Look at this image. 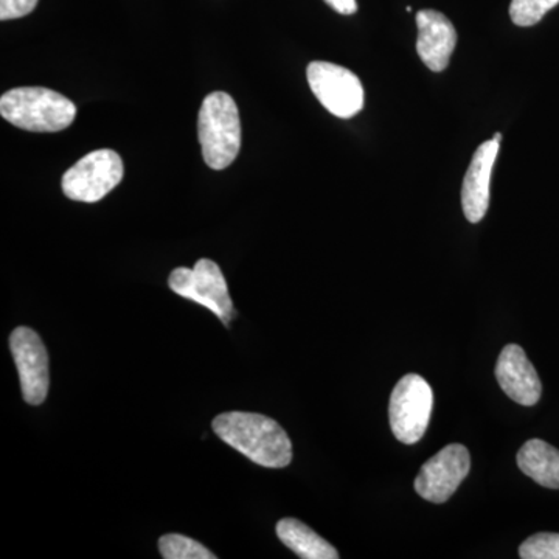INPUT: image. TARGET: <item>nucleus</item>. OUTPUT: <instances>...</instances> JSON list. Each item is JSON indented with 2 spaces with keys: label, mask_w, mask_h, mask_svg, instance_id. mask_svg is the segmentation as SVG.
<instances>
[{
  "label": "nucleus",
  "mask_w": 559,
  "mask_h": 559,
  "mask_svg": "<svg viewBox=\"0 0 559 559\" xmlns=\"http://www.w3.org/2000/svg\"><path fill=\"white\" fill-rule=\"evenodd\" d=\"M212 428L224 443L264 468H285L293 462V443L275 419L227 412L213 419Z\"/></svg>",
  "instance_id": "f257e3e1"
},
{
  "label": "nucleus",
  "mask_w": 559,
  "mask_h": 559,
  "mask_svg": "<svg viewBox=\"0 0 559 559\" xmlns=\"http://www.w3.org/2000/svg\"><path fill=\"white\" fill-rule=\"evenodd\" d=\"M202 157L212 170H224L241 148V120L237 103L226 92H212L202 102L198 117Z\"/></svg>",
  "instance_id": "f03ea898"
},
{
  "label": "nucleus",
  "mask_w": 559,
  "mask_h": 559,
  "mask_svg": "<svg viewBox=\"0 0 559 559\" xmlns=\"http://www.w3.org/2000/svg\"><path fill=\"white\" fill-rule=\"evenodd\" d=\"M0 114L21 130L58 132L73 123L76 106L46 87H16L0 98Z\"/></svg>",
  "instance_id": "7ed1b4c3"
},
{
  "label": "nucleus",
  "mask_w": 559,
  "mask_h": 559,
  "mask_svg": "<svg viewBox=\"0 0 559 559\" xmlns=\"http://www.w3.org/2000/svg\"><path fill=\"white\" fill-rule=\"evenodd\" d=\"M432 407V388L425 378L418 374L401 378L390 396L389 418L393 436L401 443H417L428 429Z\"/></svg>",
  "instance_id": "20e7f679"
},
{
  "label": "nucleus",
  "mask_w": 559,
  "mask_h": 559,
  "mask_svg": "<svg viewBox=\"0 0 559 559\" xmlns=\"http://www.w3.org/2000/svg\"><path fill=\"white\" fill-rule=\"evenodd\" d=\"M168 285L173 293L202 305L229 326L234 319V301L230 299L229 286L215 261L202 259L193 270L178 267L171 272Z\"/></svg>",
  "instance_id": "39448f33"
},
{
  "label": "nucleus",
  "mask_w": 559,
  "mask_h": 559,
  "mask_svg": "<svg viewBox=\"0 0 559 559\" xmlns=\"http://www.w3.org/2000/svg\"><path fill=\"white\" fill-rule=\"evenodd\" d=\"M123 171V160L116 151H92L64 173L62 191L69 200L92 204L119 186Z\"/></svg>",
  "instance_id": "423d86ee"
},
{
  "label": "nucleus",
  "mask_w": 559,
  "mask_h": 559,
  "mask_svg": "<svg viewBox=\"0 0 559 559\" xmlns=\"http://www.w3.org/2000/svg\"><path fill=\"white\" fill-rule=\"evenodd\" d=\"M308 83L323 108L340 117L352 119L364 108V87L352 70L333 62L314 61L308 66Z\"/></svg>",
  "instance_id": "0eeeda50"
},
{
  "label": "nucleus",
  "mask_w": 559,
  "mask_h": 559,
  "mask_svg": "<svg viewBox=\"0 0 559 559\" xmlns=\"http://www.w3.org/2000/svg\"><path fill=\"white\" fill-rule=\"evenodd\" d=\"M10 348L20 373L25 403L39 406L46 401L50 385L46 345L36 331L20 326L11 333Z\"/></svg>",
  "instance_id": "6e6552de"
},
{
  "label": "nucleus",
  "mask_w": 559,
  "mask_h": 559,
  "mask_svg": "<svg viewBox=\"0 0 559 559\" xmlns=\"http://www.w3.org/2000/svg\"><path fill=\"white\" fill-rule=\"evenodd\" d=\"M469 469V451L463 444H450L423 465L415 479V489L429 502H447L466 479Z\"/></svg>",
  "instance_id": "1a4fd4ad"
},
{
  "label": "nucleus",
  "mask_w": 559,
  "mask_h": 559,
  "mask_svg": "<svg viewBox=\"0 0 559 559\" xmlns=\"http://www.w3.org/2000/svg\"><path fill=\"white\" fill-rule=\"evenodd\" d=\"M496 378L500 389L521 406H535L543 395V384L524 349L507 345L499 355Z\"/></svg>",
  "instance_id": "9d476101"
},
{
  "label": "nucleus",
  "mask_w": 559,
  "mask_h": 559,
  "mask_svg": "<svg viewBox=\"0 0 559 559\" xmlns=\"http://www.w3.org/2000/svg\"><path fill=\"white\" fill-rule=\"evenodd\" d=\"M417 51L426 68L443 72L450 66L452 51L457 46V32L452 22L436 10L417 13Z\"/></svg>",
  "instance_id": "9b49d317"
},
{
  "label": "nucleus",
  "mask_w": 559,
  "mask_h": 559,
  "mask_svg": "<svg viewBox=\"0 0 559 559\" xmlns=\"http://www.w3.org/2000/svg\"><path fill=\"white\" fill-rule=\"evenodd\" d=\"M500 142L496 139L481 143L476 153L462 187V207L469 223H480L489 207V183L492 168L498 157Z\"/></svg>",
  "instance_id": "f8f14e48"
},
{
  "label": "nucleus",
  "mask_w": 559,
  "mask_h": 559,
  "mask_svg": "<svg viewBox=\"0 0 559 559\" xmlns=\"http://www.w3.org/2000/svg\"><path fill=\"white\" fill-rule=\"evenodd\" d=\"M518 466L543 487L559 489V451L546 441L528 440L518 452Z\"/></svg>",
  "instance_id": "ddd939ff"
},
{
  "label": "nucleus",
  "mask_w": 559,
  "mask_h": 559,
  "mask_svg": "<svg viewBox=\"0 0 559 559\" xmlns=\"http://www.w3.org/2000/svg\"><path fill=\"white\" fill-rule=\"evenodd\" d=\"M278 539L299 558L304 559H337L340 554L323 538H320L314 530L304 522L285 518L277 524Z\"/></svg>",
  "instance_id": "4468645a"
},
{
  "label": "nucleus",
  "mask_w": 559,
  "mask_h": 559,
  "mask_svg": "<svg viewBox=\"0 0 559 559\" xmlns=\"http://www.w3.org/2000/svg\"><path fill=\"white\" fill-rule=\"evenodd\" d=\"M159 550L165 559H215L216 555L205 549L198 540L183 535H165L159 539Z\"/></svg>",
  "instance_id": "2eb2a0df"
},
{
  "label": "nucleus",
  "mask_w": 559,
  "mask_h": 559,
  "mask_svg": "<svg viewBox=\"0 0 559 559\" xmlns=\"http://www.w3.org/2000/svg\"><path fill=\"white\" fill-rule=\"evenodd\" d=\"M558 3L559 0H511L510 17L520 27H532Z\"/></svg>",
  "instance_id": "dca6fc26"
},
{
  "label": "nucleus",
  "mask_w": 559,
  "mask_h": 559,
  "mask_svg": "<svg viewBox=\"0 0 559 559\" xmlns=\"http://www.w3.org/2000/svg\"><path fill=\"white\" fill-rule=\"evenodd\" d=\"M522 559H559V533H538L520 547Z\"/></svg>",
  "instance_id": "f3484780"
},
{
  "label": "nucleus",
  "mask_w": 559,
  "mask_h": 559,
  "mask_svg": "<svg viewBox=\"0 0 559 559\" xmlns=\"http://www.w3.org/2000/svg\"><path fill=\"white\" fill-rule=\"evenodd\" d=\"M36 5L38 0H0V20H20L31 14Z\"/></svg>",
  "instance_id": "a211bd4d"
},
{
  "label": "nucleus",
  "mask_w": 559,
  "mask_h": 559,
  "mask_svg": "<svg viewBox=\"0 0 559 559\" xmlns=\"http://www.w3.org/2000/svg\"><path fill=\"white\" fill-rule=\"evenodd\" d=\"M325 2L329 3L331 9L340 14H345V16L355 14L358 11V2L356 0H325Z\"/></svg>",
  "instance_id": "6ab92c4d"
},
{
  "label": "nucleus",
  "mask_w": 559,
  "mask_h": 559,
  "mask_svg": "<svg viewBox=\"0 0 559 559\" xmlns=\"http://www.w3.org/2000/svg\"><path fill=\"white\" fill-rule=\"evenodd\" d=\"M492 139L498 140V142H502V134H500V132H496L495 138Z\"/></svg>",
  "instance_id": "aec40b11"
}]
</instances>
